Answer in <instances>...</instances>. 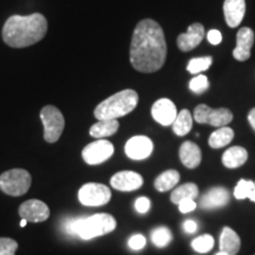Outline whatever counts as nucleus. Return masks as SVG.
Listing matches in <instances>:
<instances>
[{
  "label": "nucleus",
  "instance_id": "nucleus-7",
  "mask_svg": "<svg viewBox=\"0 0 255 255\" xmlns=\"http://www.w3.org/2000/svg\"><path fill=\"white\" fill-rule=\"evenodd\" d=\"M194 120L200 124H209V126L222 128L227 127L233 121V113L226 108L212 109L206 104L197 105L194 110Z\"/></svg>",
  "mask_w": 255,
  "mask_h": 255
},
{
  "label": "nucleus",
  "instance_id": "nucleus-23",
  "mask_svg": "<svg viewBox=\"0 0 255 255\" xmlns=\"http://www.w3.org/2000/svg\"><path fill=\"white\" fill-rule=\"evenodd\" d=\"M233 138H234V131H233L232 128L222 127L210 135L208 143L210 148L220 149L228 145L233 141Z\"/></svg>",
  "mask_w": 255,
  "mask_h": 255
},
{
  "label": "nucleus",
  "instance_id": "nucleus-40",
  "mask_svg": "<svg viewBox=\"0 0 255 255\" xmlns=\"http://www.w3.org/2000/svg\"><path fill=\"white\" fill-rule=\"evenodd\" d=\"M216 255H228V254H227V253H225V252H221V251H220L219 253L216 254Z\"/></svg>",
  "mask_w": 255,
  "mask_h": 255
},
{
  "label": "nucleus",
  "instance_id": "nucleus-15",
  "mask_svg": "<svg viewBox=\"0 0 255 255\" xmlns=\"http://www.w3.org/2000/svg\"><path fill=\"white\" fill-rule=\"evenodd\" d=\"M205 38V26L200 23H195L188 27L186 33H181L177 37V46L183 52H189Z\"/></svg>",
  "mask_w": 255,
  "mask_h": 255
},
{
  "label": "nucleus",
  "instance_id": "nucleus-29",
  "mask_svg": "<svg viewBox=\"0 0 255 255\" xmlns=\"http://www.w3.org/2000/svg\"><path fill=\"white\" fill-rule=\"evenodd\" d=\"M255 188L254 182L246 180H240L234 189V196L238 200H245L246 197H250L251 193Z\"/></svg>",
  "mask_w": 255,
  "mask_h": 255
},
{
  "label": "nucleus",
  "instance_id": "nucleus-19",
  "mask_svg": "<svg viewBox=\"0 0 255 255\" xmlns=\"http://www.w3.org/2000/svg\"><path fill=\"white\" fill-rule=\"evenodd\" d=\"M240 247L241 240L237 232L229 227L223 228L221 237H220V251L225 252L228 255H237L240 251Z\"/></svg>",
  "mask_w": 255,
  "mask_h": 255
},
{
  "label": "nucleus",
  "instance_id": "nucleus-13",
  "mask_svg": "<svg viewBox=\"0 0 255 255\" xmlns=\"http://www.w3.org/2000/svg\"><path fill=\"white\" fill-rule=\"evenodd\" d=\"M143 177L138 173L131 170H124L116 173L111 177L110 184L114 189L120 191H133L143 186Z\"/></svg>",
  "mask_w": 255,
  "mask_h": 255
},
{
  "label": "nucleus",
  "instance_id": "nucleus-34",
  "mask_svg": "<svg viewBox=\"0 0 255 255\" xmlns=\"http://www.w3.org/2000/svg\"><path fill=\"white\" fill-rule=\"evenodd\" d=\"M178 209H180L181 213L186 214V213H190L196 208V202L191 199H184L178 203Z\"/></svg>",
  "mask_w": 255,
  "mask_h": 255
},
{
  "label": "nucleus",
  "instance_id": "nucleus-30",
  "mask_svg": "<svg viewBox=\"0 0 255 255\" xmlns=\"http://www.w3.org/2000/svg\"><path fill=\"white\" fill-rule=\"evenodd\" d=\"M209 88V82L208 78L205 75H199L196 77H194L189 82V89L190 91L195 92V94H202L208 90Z\"/></svg>",
  "mask_w": 255,
  "mask_h": 255
},
{
  "label": "nucleus",
  "instance_id": "nucleus-32",
  "mask_svg": "<svg viewBox=\"0 0 255 255\" xmlns=\"http://www.w3.org/2000/svg\"><path fill=\"white\" fill-rule=\"evenodd\" d=\"M146 244V240L145 238L143 237L141 234H136L133 235L129 239V241H128V245H129V247L131 248L133 251H139L142 250V248H144Z\"/></svg>",
  "mask_w": 255,
  "mask_h": 255
},
{
  "label": "nucleus",
  "instance_id": "nucleus-9",
  "mask_svg": "<svg viewBox=\"0 0 255 255\" xmlns=\"http://www.w3.org/2000/svg\"><path fill=\"white\" fill-rule=\"evenodd\" d=\"M115 152V146L110 141L101 138L90 143L83 149L82 157L85 163L90 165H97L108 161Z\"/></svg>",
  "mask_w": 255,
  "mask_h": 255
},
{
  "label": "nucleus",
  "instance_id": "nucleus-1",
  "mask_svg": "<svg viewBox=\"0 0 255 255\" xmlns=\"http://www.w3.org/2000/svg\"><path fill=\"white\" fill-rule=\"evenodd\" d=\"M167 59V43L161 25L143 19L136 25L130 44V63L143 73L158 71Z\"/></svg>",
  "mask_w": 255,
  "mask_h": 255
},
{
  "label": "nucleus",
  "instance_id": "nucleus-3",
  "mask_svg": "<svg viewBox=\"0 0 255 255\" xmlns=\"http://www.w3.org/2000/svg\"><path fill=\"white\" fill-rule=\"evenodd\" d=\"M117 222L113 215L95 214L88 218H71L65 220L63 223V229L70 237H78L82 240L103 237L116 229Z\"/></svg>",
  "mask_w": 255,
  "mask_h": 255
},
{
  "label": "nucleus",
  "instance_id": "nucleus-26",
  "mask_svg": "<svg viewBox=\"0 0 255 255\" xmlns=\"http://www.w3.org/2000/svg\"><path fill=\"white\" fill-rule=\"evenodd\" d=\"M171 240H173V234H171L170 229L164 227V226L151 231V241L156 247H165L167 245L170 244Z\"/></svg>",
  "mask_w": 255,
  "mask_h": 255
},
{
  "label": "nucleus",
  "instance_id": "nucleus-21",
  "mask_svg": "<svg viewBox=\"0 0 255 255\" xmlns=\"http://www.w3.org/2000/svg\"><path fill=\"white\" fill-rule=\"evenodd\" d=\"M120 128V123L117 120H102L95 123L94 126L90 128V136L94 138L101 139L105 138V137L113 136L117 132Z\"/></svg>",
  "mask_w": 255,
  "mask_h": 255
},
{
  "label": "nucleus",
  "instance_id": "nucleus-22",
  "mask_svg": "<svg viewBox=\"0 0 255 255\" xmlns=\"http://www.w3.org/2000/svg\"><path fill=\"white\" fill-rule=\"evenodd\" d=\"M180 173L177 170H175V169H169V170H165L164 173H162L156 177L154 186L156 190L158 191H168L173 189L174 187H176V184L180 182Z\"/></svg>",
  "mask_w": 255,
  "mask_h": 255
},
{
  "label": "nucleus",
  "instance_id": "nucleus-11",
  "mask_svg": "<svg viewBox=\"0 0 255 255\" xmlns=\"http://www.w3.org/2000/svg\"><path fill=\"white\" fill-rule=\"evenodd\" d=\"M124 150L129 158L135 159V161H142L152 154L154 144L149 137L133 136L126 143Z\"/></svg>",
  "mask_w": 255,
  "mask_h": 255
},
{
  "label": "nucleus",
  "instance_id": "nucleus-39",
  "mask_svg": "<svg viewBox=\"0 0 255 255\" xmlns=\"http://www.w3.org/2000/svg\"><path fill=\"white\" fill-rule=\"evenodd\" d=\"M26 225H27V221H26V220H25V219H21V221H20V227H21V228H24L25 226H26Z\"/></svg>",
  "mask_w": 255,
  "mask_h": 255
},
{
  "label": "nucleus",
  "instance_id": "nucleus-8",
  "mask_svg": "<svg viewBox=\"0 0 255 255\" xmlns=\"http://www.w3.org/2000/svg\"><path fill=\"white\" fill-rule=\"evenodd\" d=\"M111 199V190L101 183H87L78 191V200L85 207L104 206Z\"/></svg>",
  "mask_w": 255,
  "mask_h": 255
},
{
  "label": "nucleus",
  "instance_id": "nucleus-2",
  "mask_svg": "<svg viewBox=\"0 0 255 255\" xmlns=\"http://www.w3.org/2000/svg\"><path fill=\"white\" fill-rule=\"evenodd\" d=\"M47 32V20L41 13L11 15L5 21L1 36L6 45L13 49H24L37 44Z\"/></svg>",
  "mask_w": 255,
  "mask_h": 255
},
{
  "label": "nucleus",
  "instance_id": "nucleus-33",
  "mask_svg": "<svg viewBox=\"0 0 255 255\" xmlns=\"http://www.w3.org/2000/svg\"><path fill=\"white\" fill-rule=\"evenodd\" d=\"M151 202L148 197H138L135 202V208L139 214H145L150 209Z\"/></svg>",
  "mask_w": 255,
  "mask_h": 255
},
{
  "label": "nucleus",
  "instance_id": "nucleus-6",
  "mask_svg": "<svg viewBox=\"0 0 255 255\" xmlns=\"http://www.w3.org/2000/svg\"><path fill=\"white\" fill-rule=\"evenodd\" d=\"M40 120L44 126V139L47 143H56L62 136L65 120L58 108L46 105L40 111Z\"/></svg>",
  "mask_w": 255,
  "mask_h": 255
},
{
  "label": "nucleus",
  "instance_id": "nucleus-36",
  "mask_svg": "<svg viewBox=\"0 0 255 255\" xmlns=\"http://www.w3.org/2000/svg\"><path fill=\"white\" fill-rule=\"evenodd\" d=\"M183 229L188 234H193V233L197 231L196 222L193 221V220H187V221L183 222Z\"/></svg>",
  "mask_w": 255,
  "mask_h": 255
},
{
  "label": "nucleus",
  "instance_id": "nucleus-16",
  "mask_svg": "<svg viewBox=\"0 0 255 255\" xmlns=\"http://www.w3.org/2000/svg\"><path fill=\"white\" fill-rule=\"evenodd\" d=\"M223 13L226 23L229 27H238L246 13V1L245 0H225Z\"/></svg>",
  "mask_w": 255,
  "mask_h": 255
},
{
  "label": "nucleus",
  "instance_id": "nucleus-38",
  "mask_svg": "<svg viewBox=\"0 0 255 255\" xmlns=\"http://www.w3.org/2000/svg\"><path fill=\"white\" fill-rule=\"evenodd\" d=\"M248 199H250L252 202H255V188L253 189V191L251 193V195H250V197H248Z\"/></svg>",
  "mask_w": 255,
  "mask_h": 255
},
{
  "label": "nucleus",
  "instance_id": "nucleus-4",
  "mask_svg": "<svg viewBox=\"0 0 255 255\" xmlns=\"http://www.w3.org/2000/svg\"><path fill=\"white\" fill-rule=\"evenodd\" d=\"M137 104H138V94L131 89H127L101 102L96 107L94 114L98 121L117 120L131 113Z\"/></svg>",
  "mask_w": 255,
  "mask_h": 255
},
{
  "label": "nucleus",
  "instance_id": "nucleus-12",
  "mask_svg": "<svg viewBox=\"0 0 255 255\" xmlns=\"http://www.w3.org/2000/svg\"><path fill=\"white\" fill-rule=\"evenodd\" d=\"M177 114L176 105L168 98H161V100L156 101L151 108L152 119L164 127L171 126L176 119Z\"/></svg>",
  "mask_w": 255,
  "mask_h": 255
},
{
  "label": "nucleus",
  "instance_id": "nucleus-17",
  "mask_svg": "<svg viewBox=\"0 0 255 255\" xmlns=\"http://www.w3.org/2000/svg\"><path fill=\"white\" fill-rule=\"evenodd\" d=\"M229 202V193L226 188L214 187L207 191L200 201V207L203 209L221 208Z\"/></svg>",
  "mask_w": 255,
  "mask_h": 255
},
{
  "label": "nucleus",
  "instance_id": "nucleus-28",
  "mask_svg": "<svg viewBox=\"0 0 255 255\" xmlns=\"http://www.w3.org/2000/svg\"><path fill=\"white\" fill-rule=\"evenodd\" d=\"M213 63V58L210 56H206V57H201V58H193L189 60L188 63L187 70L193 75H196V73L203 72L206 70H208L210 68Z\"/></svg>",
  "mask_w": 255,
  "mask_h": 255
},
{
  "label": "nucleus",
  "instance_id": "nucleus-5",
  "mask_svg": "<svg viewBox=\"0 0 255 255\" xmlns=\"http://www.w3.org/2000/svg\"><path fill=\"white\" fill-rule=\"evenodd\" d=\"M32 177L25 169H11L0 175V189L9 196H21L30 189Z\"/></svg>",
  "mask_w": 255,
  "mask_h": 255
},
{
  "label": "nucleus",
  "instance_id": "nucleus-14",
  "mask_svg": "<svg viewBox=\"0 0 255 255\" xmlns=\"http://www.w3.org/2000/svg\"><path fill=\"white\" fill-rule=\"evenodd\" d=\"M254 39V31L251 27H241L237 34V47L233 51V57L239 62H246L250 59Z\"/></svg>",
  "mask_w": 255,
  "mask_h": 255
},
{
  "label": "nucleus",
  "instance_id": "nucleus-10",
  "mask_svg": "<svg viewBox=\"0 0 255 255\" xmlns=\"http://www.w3.org/2000/svg\"><path fill=\"white\" fill-rule=\"evenodd\" d=\"M19 215L27 222H43L46 221L50 216V209L40 200H28L21 203L19 207Z\"/></svg>",
  "mask_w": 255,
  "mask_h": 255
},
{
  "label": "nucleus",
  "instance_id": "nucleus-25",
  "mask_svg": "<svg viewBox=\"0 0 255 255\" xmlns=\"http://www.w3.org/2000/svg\"><path fill=\"white\" fill-rule=\"evenodd\" d=\"M197 196H199V187L195 183H184L173 190L170 200L175 205H178L184 199L195 200Z\"/></svg>",
  "mask_w": 255,
  "mask_h": 255
},
{
  "label": "nucleus",
  "instance_id": "nucleus-31",
  "mask_svg": "<svg viewBox=\"0 0 255 255\" xmlns=\"http://www.w3.org/2000/svg\"><path fill=\"white\" fill-rule=\"evenodd\" d=\"M18 250L17 241L9 238H0V255H15Z\"/></svg>",
  "mask_w": 255,
  "mask_h": 255
},
{
  "label": "nucleus",
  "instance_id": "nucleus-20",
  "mask_svg": "<svg viewBox=\"0 0 255 255\" xmlns=\"http://www.w3.org/2000/svg\"><path fill=\"white\" fill-rule=\"evenodd\" d=\"M248 152L242 146H232L223 152L222 163L228 169H237L246 163Z\"/></svg>",
  "mask_w": 255,
  "mask_h": 255
},
{
  "label": "nucleus",
  "instance_id": "nucleus-24",
  "mask_svg": "<svg viewBox=\"0 0 255 255\" xmlns=\"http://www.w3.org/2000/svg\"><path fill=\"white\" fill-rule=\"evenodd\" d=\"M171 126H173V131L177 136H186L193 128V116L189 110L183 109L180 111Z\"/></svg>",
  "mask_w": 255,
  "mask_h": 255
},
{
  "label": "nucleus",
  "instance_id": "nucleus-35",
  "mask_svg": "<svg viewBox=\"0 0 255 255\" xmlns=\"http://www.w3.org/2000/svg\"><path fill=\"white\" fill-rule=\"evenodd\" d=\"M207 38H208V41L212 45H218L222 41V34L218 30H210L207 34Z\"/></svg>",
  "mask_w": 255,
  "mask_h": 255
},
{
  "label": "nucleus",
  "instance_id": "nucleus-27",
  "mask_svg": "<svg viewBox=\"0 0 255 255\" xmlns=\"http://www.w3.org/2000/svg\"><path fill=\"white\" fill-rule=\"evenodd\" d=\"M214 238L209 234L201 235V237L194 239L191 241V247L197 253H208L209 251L213 250L214 247Z\"/></svg>",
  "mask_w": 255,
  "mask_h": 255
},
{
  "label": "nucleus",
  "instance_id": "nucleus-18",
  "mask_svg": "<svg viewBox=\"0 0 255 255\" xmlns=\"http://www.w3.org/2000/svg\"><path fill=\"white\" fill-rule=\"evenodd\" d=\"M181 162L188 169H195L200 165L202 154H201L200 146L191 141H186L182 143L178 150Z\"/></svg>",
  "mask_w": 255,
  "mask_h": 255
},
{
  "label": "nucleus",
  "instance_id": "nucleus-37",
  "mask_svg": "<svg viewBox=\"0 0 255 255\" xmlns=\"http://www.w3.org/2000/svg\"><path fill=\"white\" fill-rule=\"evenodd\" d=\"M248 122H250L252 128L255 130V108H253V109L248 113Z\"/></svg>",
  "mask_w": 255,
  "mask_h": 255
}]
</instances>
